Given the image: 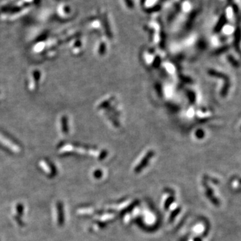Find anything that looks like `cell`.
<instances>
[{
	"mask_svg": "<svg viewBox=\"0 0 241 241\" xmlns=\"http://www.w3.org/2000/svg\"><path fill=\"white\" fill-rule=\"evenodd\" d=\"M16 212L17 214H18V217H21L23 215L24 212V206L21 204H18L16 206Z\"/></svg>",
	"mask_w": 241,
	"mask_h": 241,
	"instance_id": "obj_2",
	"label": "cell"
},
{
	"mask_svg": "<svg viewBox=\"0 0 241 241\" xmlns=\"http://www.w3.org/2000/svg\"><path fill=\"white\" fill-rule=\"evenodd\" d=\"M56 1H58V0H56Z\"/></svg>",
	"mask_w": 241,
	"mask_h": 241,
	"instance_id": "obj_3",
	"label": "cell"
},
{
	"mask_svg": "<svg viewBox=\"0 0 241 241\" xmlns=\"http://www.w3.org/2000/svg\"><path fill=\"white\" fill-rule=\"evenodd\" d=\"M58 214V224L59 226H62L65 222V214H64V207L61 202H58L56 204Z\"/></svg>",
	"mask_w": 241,
	"mask_h": 241,
	"instance_id": "obj_1",
	"label": "cell"
}]
</instances>
